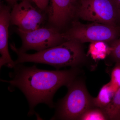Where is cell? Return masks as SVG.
Listing matches in <instances>:
<instances>
[{"label": "cell", "mask_w": 120, "mask_h": 120, "mask_svg": "<svg viewBox=\"0 0 120 120\" xmlns=\"http://www.w3.org/2000/svg\"><path fill=\"white\" fill-rule=\"evenodd\" d=\"M77 68L48 71L39 69L35 65L27 67L18 64L9 73L11 79L1 81L9 83V90L17 88L23 93L29 104L28 115L31 116L34 113L35 107L40 103L46 104L50 108L55 107L54 94L60 87L68 86L76 78Z\"/></svg>", "instance_id": "6da1fadb"}, {"label": "cell", "mask_w": 120, "mask_h": 120, "mask_svg": "<svg viewBox=\"0 0 120 120\" xmlns=\"http://www.w3.org/2000/svg\"><path fill=\"white\" fill-rule=\"evenodd\" d=\"M82 43L74 40L65 41L60 45L32 54L19 52L15 44L11 49L16 54V65L27 62L45 64L58 70L62 67L77 68L85 60V54Z\"/></svg>", "instance_id": "7a4b0ae2"}, {"label": "cell", "mask_w": 120, "mask_h": 120, "mask_svg": "<svg viewBox=\"0 0 120 120\" xmlns=\"http://www.w3.org/2000/svg\"><path fill=\"white\" fill-rule=\"evenodd\" d=\"M73 80L68 86V93L55 104L56 111L51 120H79L87 110L95 107L93 98L82 80Z\"/></svg>", "instance_id": "3957f363"}, {"label": "cell", "mask_w": 120, "mask_h": 120, "mask_svg": "<svg viewBox=\"0 0 120 120\" xmlns=\"http://www.w3.org/2000/svg\"><path fill=\"white\" fill-rule=\"evenodd\" d=\"M63 35L66 41L72 39L81 43L99 41L112 43L119 39L120 26L96 22L84 24L75 20Z\"/></svg>", "instance_id": "277c9868"}, {"label": "cell", "mask_w": 120, "mask_h": 120, "mask_svg": "<svg viewBox=\"0 0 120 120\" xmlns=\"http://www.w3.org/2000/svg\"><path fill=\"white\" fill-rule=\"evenodd\" d=\"M76 16L93 22L120 26L113 0H80Z\"/></svg>", "instance_id": "5b68a950"}, {"label": "cell", "mask_w": 120, "mask_h": 120, "mask_svg": "<svg viewBox=\"0 0 120 120\" xmlns=\"http://www.w3.org/2000/svg\"><path fill=\"white\" fill-rule=\"evenodd\" d=\"M16 33L22 39L21 47L17 49L19 52H26L33 50L37 52L56 46L66 40L63 33L54 27H40L36 30L24 32L16 28Z\"/></svg>", "instance_id": "8992f818"}, {"label": "cell", "mask_w": 120, "mask_h": 120, "mask_svg": "<svg viewBox=\"0 0 120 120\" xmlns=\"http://www.w3.org/2000/svg\"><path fill=\"white\" fill-rule=\"evenodd\" d=\"M30 0H22L12 6L11 12V25L17 29L29 32L41 27L45 22V15Z\"/></svg>", "instance_id": "52a82bcc"}, {"label": "cell", "mask_w": 120, "mask_h": 120, "mask_svg": "<svg viewBox=\"0 0 120 120\" xmlns=\"http://www.w3.org/2000/svg\"><path fill=\"white\" fill-rule=\"evenodd\" d=\"M49 22L58 30L67 26L76 16L79 0H50Z\"/></svg>", "instance_id": "ba28073f"}, {"label": "cell", "mask_w": 120, "mask_h": 120, "mask_svg": "<svg viewBox=\"0 0 120 120\" xmlns=\"http://www.w3.org/2000/svg\"><path fill=\"white\" fill-rule=\"evenodd\" d=\"M11 8L1 4L0 6V68L6 66L10 68L16 64L8 50V28L11 25Z\"/></svg>", "instance_id": "9c48e42d"}, {"label": "cell", "mask_w": 120, "mask_h": 120, "mask_svg": "<svg viewBox=\"0 0 120 120\" xmlns=\"http://www.w3.org/2000/svg\"><path fill=\"white\" fill-rule=\"evenodd\" d=\"M116 92L109 82L104 85L97 97L93 98L94 107L102 109H105L110 103Z\"/></svg>", "instance_id": "30bf717a"}, {"label": "cell", "mask_w": 120, "mask_h": 120, "mask_svg": "<svg viewBox=\"0 0 120 120\" xmlns=\"http://www.w3.org/2000/svg\"><path fill=\"white\" fill-rule=\"evenodd\" d=\"M104 41L91 42L88 48V54L95 60H104L110 54L112 50L111 46H109Z\"/></svg>", "instance_id": "8fae6325"}, {"label": "cell", "mask_w": 120, "mask_h": 120, "mask_svg": "<svg viewBox=\"0 0 120 120\" xmlns=\"http://www.w3.org/2000/svg\"><path fill=\"white\" fill-rule=\"evenodd\" d=\"M102 110L108 119L120 120V87L115 93L110 103Z\"/></svg>", "instance_id": "7c38bea8"}, {"label": "cell", "mask_w": 120, "mask_h": 120, "mask_svg": "<svg viewBox=\"0 0 120 120\" xmlns=\"http://www.w3.org/2000/svg\"><path fill=\"white\" fill-rule=\"evenodd\" d=\"M108 119L104 111L99 108L94 107L85 112L80 118L82 120H105Z\"/></svg>", "instance_id": "4fadbf2b"}, {"label": "cell", "mask_w": 120, "mask_h": 120, "mask_svg": "<svg viewBox=\"0 0 120 120\" xmlns=\"http://www.w3.org/2000/svg\"><path fill=\"white\" fill-rule=\"evenodd\" d=\"M114 89L116 91L120 87V61L116 62L112 70L109 82Z\"/></svg>", "instance_id": "5bb4252c"}, {"label": "cell", "mask_w": 120, "mask_h": 120, "mask_svg": "<svg viewBox=\"0 0 120 120\" xmlns=\"http://www.w3.org/2000/svg\"><path fill=\"white\" fill-rule=\"evenodd\" d=\"M118 39L112 42L110 46L112 50L110 54L116 62L120 61V42Z\"/></svg>", "instance_id": "9a60e30c"}, {"label": "cell", "mask_w": 120, "mask_h": 120, "mask_svg": "<svg viewBox=\"0 0 120 120\" xmlns=\"http://www.w3.org/2000/svg\"><path fill=\"white\" fill-rule=\"evenodd\" d=\"M37 7L42 11H45L48 8L49 0H30Z\"/></svg>", "instance_id": "2e32d148"}, {"label": "cell", "mask_w": 120, "mask_h": 120, "mask_svg": "<svg viewBox=\"0 0 120 120\" xmlns=\"http://www.w3.org/2000/svg\"><path fill=\"white\" fill-rule=\"evenodd\" d=\"M116 5L118 21L120 25V0H113Z\"/></svg>", "instance_id": "e0dca14e"}, {"label": "cell", "mask_w": 120, "mask_h": 120, "mask_svg": "<svg viewBox=\"0 0 120 120\" xmlns=\"http://www.w3.org/2000/svg\"><path fill=\"white\" fill-rule=\"evenodd\" d=\"M4 0L7 1L9 4L12 6L16 3L18 2V1H22V0Z\"/></svg>", "instance_id": "ac0fdd59"}, {"label": "cell", "mask_w": 120, "mask_h": 120, "mask_svg": "<svg viewBox=\"0 0 120 120\" xmlns=\"http://www.w3.org/2000/svg\"><path fill=\"white\" fill-rule=\"evenodd\" d=\"M118 41H120V38H119V39H118Z\"/></svg>", "instance_id": "d6986e66"}, {"label": "cell", "mask_w": 120, "mask_h": 120, "mask_svg": "<svg viewBox=\"0 0 120 120\" xmlns=\"http://www.w3.org/2000/svg\"></svg>", "instance_id": "ffe728a7"}]
</instances>
